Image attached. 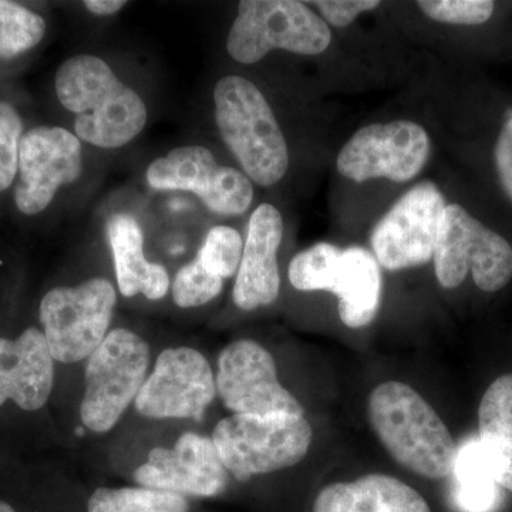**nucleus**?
Segmentation results:
<instances>
[{
	"instance_id": "nucleus-25",
	"label": "nucleus",
	"mask_w": 512,
	"mask_h": 512,
	"mask_svg": "<svg viewBox=\"0 0 512 512\" xmlns=\"http://www.w3.org/2000/svg\"><path fill=\"white\" fill-rule=\"evenodd\" d=\"M46 22L19 3L0 0V57L10 59L28 52L42 42Z\"/></svg>"
},
{
	"instance_id": "nucleus-29",
	"label": "nucleus",
	"mask_w": 512,
	"mask_h": 512,
	"mask_svg": "<svg viewBox=\"0 0 512 512\" xmlns=\"http://www.w3.org/2000/svg\"><path fill=\"white\" fill-rule=\"evenodd\" d=\"M22 119L6 101H0V192L8 190L19 171Z\"/></svg>"
},
{
	"instance_id": "nucleus-28",
	"label": "nucleus",
	"mask_w": 512,
	"mask_h": 512,
	"mask_svg": "<svg viewBox=\"0 0 512 512\" xmlns=\"http://www.w3.org/2000/svg\"><path fill=\"white\" fill-rule=\"evenodd\" d=\"M417 6L431 20L458 26L484 25L495 10L491 0H421Z\"/></svg>"
},
{
	"instance_id": "nucleus-20",
	"label": "nucleus",
	"mask_w": 512,
	"mask_h": 512,
	"mask_svg": "<svg viewBox=\"0 0 512 512\" xmlns=\"http://www.w3.org/2000/svg\"><path fill=\"white\" fill-rule=\"evenodd\" d=\"M382 269L375 255L362 247L342 249L333 295L339 318L350 329H362L376 319L382 299Z\"/></svg>"
},
{
	"instance_id": "nucleus-24",
	"label": "nucleus",
	"mask_w": 512,
	"mask_h": 512,
	"mask_svg": "<svg viewBox=\"0 0 512 512\" xmlns=\"http://www.w3.org/2000/svg\"><path fill=\"white\" fill-rule=\"evenodd\" d=\"M342 249L329 242H318L293 256L288 278L301 292H332L338 276Z\"/></svg>"
},
{
	"instance_id": "nucleus-7",
	"label": "nucleus",
	"mask_w": 512,
	"mask_h": 512,
	"mask_svg": "<svg viewBox=\"0 0 512 512\" xmlns=\"http://www.w3.org/2000/svg\"><path fill=\"white\" fill-rule=\"evenodd\" d=\"M437 281L456 289L473 276L483 292L503 291L512 281V245L460 204H447L433 255Z\"/></svg>"
},
{
	"instance_id": "nucleus-32",
	"label": "nucleus",
	"mask_w": 512,
	"mask_h": 512,
	"mask_svg": "<svg viewBox=\"0 0 512 512\" xmlns=\"http://www.w3.org/2000/svg\"><path fill=\"white\" fill-rule=\"evenodd\" d=\"M127 2L124 0H86L84 6L96 16H113L120 12Z\"/></svg>"
},
{
	"instance_id": "nucleus-19",
	"label": "nucleus",
	"mask_w": 512,
	"mask_h": 512,
	"mask_svg": "<svg viewBox=\"0 0 512 512\" xmlns=\"http://www.w3.org/2000/svg\"><path fill=\"white\" fill-rule=\"evenodd\" d=\"M107 238L121 295H143L150 301L163 299L170 289V275L164 266L147 261L138 222L131 215H113L107 224Z\"/></svg>"
},
{
	"instance_id": "nucleus-12",
	"label": "nucleus",
	"mask_w": 512,
	"mask_h": 512,
	"mask_svg": "<svg viewBox=\"0 0 512 512\" xmlns=\"http://www.w3.org/2000/svg\"><path fill=\"white\" fill-rule=\"evenodd\" d=\"M146 177L154 190L192 192L224 217L244 214L254 200V185L244 171L218 164L207 147L174 148L150 164Z\"/></svg>"
},
{
	"instance_id": "nucleus-31",
	"label": "nucleus",
	"mask_w": 512,
	"mask_h": 512,
	"mask_svg": "<svg viewBox=\"0 0 512 512\" xmlns=\"http://www.w3.org/2000/svg\"><path fill=\"white\" fill-rule=\"evenodd\" d=\"M494 164L501 188L512 202V110L498 134L494 147Z\"/></svg>"
},
{
	"instance_id": "nucleus-1",
	"label": "nucleus",
	"mask_w": 512,
	"mask_h": 512,
	"mask_svg": "<svg viewBox=\"0 0 512 512\" xmlns=\"http://www.w3.org/2000/svg\"><path fill=\"white\" fill-rule=\"evenodd\" d=\"M367 419L384 450L404 470L427 480L453 476L456 440L436 409L410 384L387 380L373 387Z\"/></svg>"
},
{
	"instance_id": "nucleus-5",
	"label": "nucleus",
	"mask_w": 512,
	"mask_h": 512,
	"mask_svg": "<svg viewBox=\"0 0 512 512\" xmlns=\"http://www.w3.org/2000/svg\"><path fill=\"white\" fill-rule=\"evenodd\" d=\"M328 23L295 0H242L227 37L235 62L254 64L272 50L318 56L332 43Z\"/></svg>"
},
{
	"instance_id": "nucleus-14",
	"label": "nucleus",
	"mask_w": 512,
	"mask_h": 512,
	"mask_svg": "<svg viewBox=\"0 0 512 512\" xmlns=\"http://www.w3.org/2000/svg\"><path fill=\"white\" fill-rule=\"evenodd\" d=\"M82 143L62 127H36L23 134L15 202L25 215L45 211L60 187L82 174Z\"/></svg>"
},
{
	"instance_id": "nucleus-2",
	"label": "nucleus",
	"mask_w": 512,
	"mask_h": 512,
	"mask_svg": "<svg viewBox=\"0 0 512 512\" xmlns=\"http://www.w3.org/2000/svg\"><path fill=\"white\" fill-rule=\"evenodd\" d=\"M56 94L74 114L79 140L100 148L126 146L143 131L147 107L140 94L121 83L100 57L79 55L56 73Z\"/></svg>"
},
{
	"instance_id": "nucleus-9",
	"label": "nucleus",
	"mask_w": 512,
	"mask_h": 512,
	"mask_svg": "<svg viewBox=\"0 0 512 512\" xmlns=\"http://www.w3.org/2000/svg\"><path fill=\"white\" fill-rule=\"evenodd\" d=\"M430 154L426 128L410 120H393L357 130L340 150L336 168L357 184L379 178L407 183L421 173Z\"/></svg>"
},
{
	"instance_id": "nucleus-23",
	"label": "nucleus",
	"mask_w": 512,
	"mask_h": 512,
	"mask_svg": "<svg viewBox=\"0 0 512 512\" xmlns=\"http://www.w3.org/2000/svg\"><path fill=\"white\" fill-rule=\"evenodd\" d=\"M184 495L148 487L97 488L87 512H188Z\"/></svg>"
},
{
	"instance_id": "nucleus-30",
	"label": "nucleus",
	"mask_w": 512,
	"mask_h": 512,
	"mask_svg": "<svg viewBox=\"0 0 512 512\" xmlns=\"http://www.w3.org/2000/svg\"><path fill=\"white\" fill-rule=\"evenodd\" d=\"M326 23L335 28H346L355 22L362 13L372 12L379 8L377 0H320L313 2Z\"/></svg>"
},
{
	"instance_id": "nucleus-4",
	"label": "nucleus",
	"mask_w": 512,
	"mask_h": 512,
	"mask_svg": "<svg viewBox=\"0 0 512 512\" xmlns=\"http://www.w3.org/2000/svg\"><path fill=\"white\" fill-rule=\"evenodd\" d=\"M211 439L228 473L248 481L301 463L313 430L305 416L232 414L218 421Z\"/></svg>"
},
{
	"instance_id": "nucleus-15",
	"label": "nucleus",
	"mask_w": 512,
	"mask_h": 512,
	"mask_svg": "<svg viewBox=\"0 0 512 512\" xmlns=\"http://www.w3.org/2000/svg\"><path fill=\"white\" fill-rule=\"evenodd\" d=\"M134 481L175 494L215 497L227 488L229 473L211 437L185 433L173 447L151 450L134 471Z\"/></svg>"
},
{
	"instance_id": "nucleus-16",
	"label": "nucleus",
	"mask_w": 512,
	"mask_h": 512,
	"mask_svg": "<svg viewBox=\"0 0 512 512\" xmlns=\"http://www.w3.org/2000/svg\"><path fill=\"white\" fill-rule=\"evenodd\" d=\"M284 238V220L274 205L262 204L252 212L247 241L235 278V305L245 312L271 305L281 289L278 249Z\"/></svg>"
},
{
	"instance_id": "nucleus-8",
	"label": "nucleus",
	"mask_w": 512,
	"mask_h": 512,
	"mask_svg": "<svg viewBox=\"0 0 512 512\" xmlns=\"http://www.w3.org/2000/svg\"><path fill=\"white\" fill-rule=\"evenodd\" d=\"M117 292L104 278L47 292L40 322L55 362L70 365L87 359L109 335Z\"/></svg>"
},
{
	"instance_id": "nucleus-13",
	"label": "nucleus",
	"mask_w": 512,
	"mask_h": 512,
	"mask_svg": "<svg viewBox=\"0 0 512 512\" xmlns=\"http://www.w3.org/2000/svg\"><path fill=\"white\" fill-rule=\"evenodd\" d=\"M215 396L217 384L207 357L197 349L170 348L157 357L134 406L147 419L201 421Z\"/></svg>"
},
{
	"instance_id": "nucleus-26",
	"label": "nucleus",
	"mask_w": 512,
	"mask_h": 512,
	"mask_svg": "<svg viewBox=\"0 0 512 512\" xmlns=\"http://www.w3.org/2000/svg\"><path fill=\"white\" fill-rule=\"evenodd\" d=\"M242 252L244 241L237 229L217 225L208 232L197 256L212 275L225 281L237 274Z\"/></svg>"
},
{
	"instance_id": "nucleus-11",
	"label": "nucleus",
	"mask_w": 512,
	"mask_h": 512,
	"mask_svg": "<svg viewBox=\"0 0 512 512\" xmlns=\"http://www.w3.org/2000/svg\"><path fill=\"white\" fill-rule=\"evenodd\" d=\"M447 201L431 181L414 185L377 222L372 254L389 272L416 268L433 259Z\"/></svg>"
},
{
	"instance_id": "nucleus-27",
	"label": "nucleus",
	"mask_w": 512,
	"mask_h": 512,
	"mask_svg": "<svg viewBox=\"0 0 512 512\" xmlns=\"http://www.w3.org/2000/svg\"><path fill=\"white\" fill-rule=\"evenodd\" d=\"M224 288V279L212 275L198 256L175 275L173 298L180 308H198L217 298Z\"/></svg>"
},
{
	"instance_id": "nucleus-10",
	"label": "nucleus",
	"mask_w": 512,
	"mask_h": 512,
	"mask_svg": "<svg viewBox=\"0 0 512 512\" xmlns=\"http://www.w3.org/2000/svg\"><path fill=\"white\" fill-rule=\"evenodd\" d=\"M215 384L232 414L305 416L303 404L279 380L274 356L255 340H234L221 350Z\"/></svg>"
},
{
	"instance_id": "nucleus-3",
	"label": "nucleus",
	"mask_w": 512,
	"mask_h": 512,
	"mask_svg": "<svg viewBox=\"0 0 512 512\" xmlns=\"http://www.w3.org/2000/svg\"><path fill=\"white\" fill-rule=\"evenodd\" d=\"M215 121L249 180L272 187L285 177L289 151L272 107L254 83L225 76L215 84Z\"/></svg>"
},
{
	"instance_id": "nucleus-18",
	"label": "nucleus",
	"mask_w": 512,
	"mask_h": 512,
	"mask_svg": "<svg viewBox=\"0 0 512 512\" xmlns=\"http://www.w3.org/2000/svg\"><path fill=\"white\" fill-rule=\"evenodd\" d=\"M312 512H431L429 503L400 478L372 473L325 485Z\"/></svg>"
},
{
	"instance_id": "nucleus-21",
	"label": "nucleus",
	"mask_w": 512,
	"mask_h": 512,
	"mask_svg": "<svg viewBox=\"0 0 512 512\" xmlns=\"http://www.w3.org/2000/svg\"><path fill=\"white\" fill-rule=\"evenodd\" d=\"M478 443L495 483L512 493V373L485 390L478 406Z\"/></svg>"
},
{
	"instance_id": "nucleus-33",
	"label": "nucleus",
	"mask_w": 512,
	"mask_h": 512,
	"mask_svg": "<svg viewBox=\"0 0 512 512\" xmlns=\"http://www.w3.org/2000/svg\"><path fill=\"white\" fill-rule=\"evenodd\" d=\"M0 512H16V510L12 507V505L0 500Z\"/></svg>"
},
{
	"instance_id": "nucleus-17",
	"label": "nucleus",
	"mask_w": 512,
	"mask_h": 512,
	"mask_svg": "<svg viewBox=\"0 0 512 512\" xmlns=\"http://www.w3.org/2000/svg\"><path fill=\"white\" fill-rule=\"evenodd\" d=\"M55 383V359L45 333L28 328L16 339L0 338V407L8 400L26 412L42 409Z\"/></svg>"
},
{
	"instance_id": "nucleus-6",
	"label": "nucleus",
	"mask_w": 512,
	"mask_h": 512,
	"mask_svg": "<svg viewBox=\"0 0 512 512\" xmlns=\"http://www.w3.org/2000/svg\"><path fill=\"white\" fill-rule=\"evenodd\" d=\"M150 346L137 333L110 330L87 357L80 419L97 434L113 430L148 377Z\"/></svg>"
},
{
	"instance_id": "nucleus-22",
	"label": "nucleus",
	"mask_w": 512,
	"mask_h": 512,
	"mask_svg": "<svg viewBox=\"0 0 512 512\" xmlns=\"http://www.w3.org/2000/svg\"><path fill=\"white\" fill-rule=\"evenodd\" d=\"M456 480V500L466 512H490L497 504L498 485L477 440L458 448L453 476Z\"/></svg>"
}]
</instances>
